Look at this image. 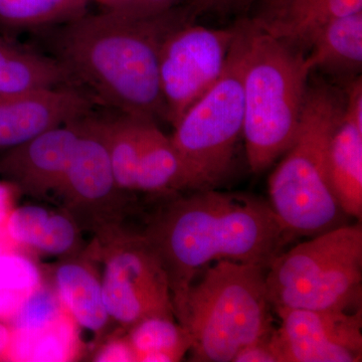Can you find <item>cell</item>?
<instances>
[{"instance_id":"obj_1","label":"cell","mask_w":362,"mask_h":362,"mask_svg":"<svg viewBox=\"0 0 362 362\" xmlns=\"http://www.w3.org/2000/svg\"><path fill=\"white\" fill-rule=\"evenodd\" d=\"M142 233L168 274L175 317L206 267L228 259L268 269L292 238L269 202L214 188L173 199Z\"/></svg>"},{"instance_id":"obj_2","label":"cell","mask_w":362,"mask_h":362,"mask_svg":"<svg viewBox=\"0 0 362 362\" xmlns=\"http://www.w3.org/2000/svg\"><path fill=\"white\" fill-rule=\"evenodd\" d=\"M187 7L136 20L101 9L59 25L52 45L74 82L98 102L138 118L165 119L159 81V49L175 26L192 21Z\"/></svg>"},{"instance_id":"obj_3","label":"cell","mask_w":362,"mask_h":362,"mask_svg":"<svg viewBox=\"0 0 362 362\" xmlns=\"http://www.w3.org/2000/svg\"><path fill=\"white\" fill-rule=\"evenodd\" d=\"M343 105L326 86L307 90L296 137L269 178L270 206L292 237H313L342 226L345 214L331 183L329 144Z\"/></svg>"},{"instance_id":"obj_4","label":"cell","mask_w":362,"mask_h":362,"mask_svg":"<svg viewBox=\"0 0 362 362\" xmlns=\"http://www.w3.org/2000/svg\"><path fill=\"white\" fill-rule=\"evenodd\" d=\"M247 21L243 133L252 173L270 168L296 137L311 69L306 52Z\"/></svg>"},{"instance_id":"obj_5","label":"cell","mask_w":362,"mask_h":362,"mask_svg":"<svg viewBox=\"0 0 362 362\" xmlns=\"http://www.w3.org/2000/svg\"><path fill=\"white\" fill-rule=\"evenodd\" d=\"M266 269L223 259L190 286L176 319L192 335V361L233 362L273 330Z\"/></svg>"},{"instance_id":"obj_6","label":"cell","mask_w":362,"mask_h":362,"mask_svg":"<svg viewBox=\"0 0 362 362\" xmlns=\"http://www.w3.org/2000/svg\"><path fill=\"white\" fill-rule=\"evenodd\" d=\"M268 270L274 308L349 312L361 299V221L313 235L279 254Z\"/></svg>"},{"instance_id":"obj_7","label":"cell","mask_w":362,"mask_h":362,"mask_svg":"<svg viewBox=\"0 0 362 362\" xmlns=\"http://www.w3.org/2000/svg\"><path fill=\"white\" fill-rule=\"evenodd\" d=\"M225 71L216 84L173 126V146L187 170L190 189H213L230 173L244 123L247 21H240Z\"/></svg>"},{"instance_id":"obj_8","label":"cell","mask_w":362,"mask_h":362,"mask_svg":"<svg viewBox=\"0 0 362 362\" xmlns=\"http://www.w3.org/2000/svg\"><path fill=\"white\" fill-rule=\"evenodd\" d=\"M88 250L103 264L105 305L119 327L127 330L148 317H175L168 274L143 233L121 223L106 226Z\"/></svg>"},{"instance_id":"obj_9","label":"cell","mask_w":362,"mask_h":362,"mask_svg":"<svg viewBox=\"0 0 362 362\" xmlns=\"http://www.w3.org/2000/svg\"><path fill=\"white\" fill-rule=\"evenodd\" d=\"M239 28L240 23L211 28L188 21L173 28L162 40L159 81L165 120L171 125L220 78Z\"/></svg>"},{"instance_id":"obj_10","label":"cell","mask_w":362,"mask_h":362,"mask_svg":"<svg viewBox=\"0 0 362 362\" xmlns=\"http://www.w3.org/2000/svg\"><path fill=\"white\" fill-rule=\"evenodd\" d=\"M126 192L117 185L107 148L104 117H85L59 197L80 228L120 223Z\"/></svg>"},{"instance_id":"obj_11","label":"cell","mask_w":362,"mask_h":362,"mask_svg":"<svg viewBox=\"0 0 362 362\" xmlns=\"http://www.w3.org/2000/svg\"><path fill=\"white\" fill-rule=\"evenodd\" d=\"M273 341L281 362L361 361V310L277 308Z\"/></svg>"},{"instance_id":"obj_12","label":"cell","mask_w":362,"mask_h":362,"mask_svg":"<svg viewBox=\"0 0 362 362\" xmlns=\"http://www.w3.org/2000/svg\"><path fill=\"white\" fill-rule=\"evenodd\" d=\"M96 100L74 84L44 88L0 100V152L90 115Z\"/></svg>"},{"instance_id":"obj_13","label":"cell","mask_w":362,"mask_h":362,"mask_svg":"<svg viewBox=\"0 0 362 362\" xmlns=\"http://www.w3.org/2000/svg\"><path fill=\"white\" fill-rule=\"evenodd\" d=\"M84 118L47 131L4 152L0 157V175L20 188L21 194L35 197L58 194Z\"/></svg>"},{"instance_id":"obj_14","label":"cell","mask_w":362,"mask_h":362,"mask_svg":"<svg viewBox=\"0 0 362 362\" xmlns=\"http://www.w3.org/2000/svg\"><path fill=\"white\" fill-rule=\"evenodd\" d=\"M331 183L345 216H362V83L349 87L329 144Z\"/></svg>"},{"instance_id":"obj_15","label":"cell","mask_w":362,"mask_h":362,"mask_svg":"<svg viewBox=\"0 0 362 362\" xmlns=\"http://www.w3.org/2000/svg\"><path fill=\"white\" fill-rule=\"evenodd\" d=\"M96 261L88 247L59 259L52 268L51 284L66 313L78 327L92 332L98 342L109 334L113 321L105 305Z\"/></svg>"},{"instance_id":"obj_16","label":"cell","mask_w":362,"mask_h":362,"mask_svg":"<svg viewBox=\"0 0 362 362\" xmlns=\"http://www.w3.org/2000/svg\"><path fill=\"white\" fill-rule=\"evenodd\" d=\"M258 6L252 25L303 52L328 21L362 11V0H259Z\"/></svg>"},{"instance_id":"obj_17","label":"cell","mask_w":362,"mask_h":362,"mask_svg":"<svg viewBox=\"0 0 362 362\" xmlns=\"http://www.w3.org/2000/svg\"><path fill=\"white\" fill-rule=\"evenodd\" d=\"M6 230L16 247L25 252L63 259L84 250L82 228L66 211L40 206H16Z\"/></svg>"},{"instance_id":"obj_18","label":"cell","mask_w":362,"mask_h":362,"mask_svg":"<svg viewBox=\"0 0 362 362\" xmlns=\"http://www.w3.org/2000/svg\"><path fill=\"white\" fill-rule=\"evenodd\" d=\"M73 83L69 71L56 58L0 35V100Z\"/></svg>"},{"instance_id":"obj_19","label":"cell","mask_w":362,"mask_h":362,"mask_svg":"<svg viewBox=\"0 0 362 362\" xmlns=\"http://www.w3.org/2000/svg\"><path fill=\"white\" fill-rule=\"evenodd\" d=\"M190 189L187 170L170 137L162 132L156 121H144L141 151L136 175V192L171 194Z\"/></svg>"},{"instance_id":"obj_20","label":"cell","mask_w":362,"mask_h":362,"mask_svg":"<svg viewBox=\"0 0 362 362\" xmlns=\"http://www.w3.org/2000/svg\"><path fill=\"white\" fill-rule=\"evenodd\" d=\"M306 54L311 71H356L362 64V11L339 16L319 28Z\"/></svg>"},{"instance_id":"obj_21","label":"cell","mask_w":362,"mask_h":362,"mask_svg":"<svg viewBox=\"0 0 362 362\" xmlns=\"http://www.w3.org/2000/svg\"><path fill=\"white\" fill-rule=\"evenodd\" d=\"M80 327L68 313L45 329L33 333L13 331L4 361H75L85 354Z\"/></svg>"},{"instance_id":"obj_22","label":"cell","mask_w":362,"mask_h":362,"mask_svg":"<svg viewBox=\"0 0 362 362\" xmlns=\"http://www.w3.org/2000/svg\"><path fill=\"white\" fill-rule=\"evenodd\" d=\"M126 335L136 362L180 361L192 349L189 331L175 317L142 319L128 328Z\"/></svg>"},{"instance_id":"obj_23","label":"cell","mask_w":362,"mask_h":362,"mask_svg":"<svg viewBox=\"0 0 362 362\" xmlns=\"http://www.w3.org/2000/svg\"><path fill=\"white\" fill-rule=\"evenodd\" d=\"M90 0H0V28L28 32L65 25L88 13Z\"/></svg>"},{"instance_id":"obj_24","label":"cell","mask_w":362,"mask_h":362,"mask_svg":"<svg viewBox=\"0 0 362 362\" xmlns=\"http://www.w3.org/2000/svg\"><path fill=\"white\" fill-rule=\"evenodd\" d=\"M145 120L147 119L125 114L112 118L104 117L105 136L114 176L119 188L126 194L136 192Z\"/></svg>"},{"instance_id":"obj_25","label":"cell","mask_w":362,"mask_h":362,"mask_svg":"<svg viewBox=\"0 0 362 362\" xmlns=\"http://www.w3.org/2000/svg\"><path fill=\"white\" fill-rule=\"evenodd\" d=\"M45 282L44 271L28 252H0V321L11 324Z\"/></svg>"},{"instance_id":"obj_26","label":"cell","mask_w":362,"mask_h":362,"mask_svg":"<svg viewBox=\"0 0 362 362\" xmlns=\"http://www.w3.org/2000/svg\"><path fill=\"white\" fill-rule=\"evenodd\" d=\"M66 312L51 283L45 282L28 298L9 325L13 332H37L56 322Z\"/></svg>"},{"instance_id":"obj_27","label":"cell","mask_w":362,"mask_h":362,"mask_svg":"<svg viewBox=\"0 0 362 362\" xmlns=\"http://www.w3.org/2000/svg\"><path fill=\"white\" fill-rule=\"evenodd\" d=\"M102 9L115 11L136 20L163 16L180 7L183 0H96Z\"/></svg>"},{"instance_id":"obj_28","label":"cell","mask_w":362,"mask_h":362,"mask_svg":"<svg viewBox=\"0 0 362 362\" xmlns=\"http://www.w3.org/2000/svg\"><path fill=\"white\" fill-rule=\"evenodd\" d=\"M92 361L136 362L134 351L126 335V330L119 327L113 334H107L99 340L93 351Z\"/></svg>"},{"instance_id":"obj_29","label":"cell","mask_w":362,"mask_h":362,"mask_svg":"<svg viewBox=\"0 0 362 362\" xmlns=\"http://www.w3.org/2000/svg\"><path fill=\"white\" fill-rule=\"evenodd\" d=\"M259 0H185L192 18L199 14H230L246 13Z\"/></svg>"},{"instance_id":"obj_30","label":"cell","mask_w":362,"mask_h":362,"mask_svg":"<svg viewBox=\"0 0 362 362\" xmlns=\"http://www.w3.org/2000/svg\"><path fill=\"white\" fill-rule=\"evenodd\" d=\"M273 331L244 347L235 356L233 362H281L274 344Z\"/></svg>"},{"instance_id":"obj_31","label":"cell","mask_w":362,"mask_h":362,"mask_svg":"<svg viewBox=\"0 0 362 362\" xmlns=\"http://www.w3.org/2000/svg\"><path fill=\"white\" fill-rule=\"evenodd\" d=\"M21 194L20 188L11 181H0V230L6 228L7 221L16 209Z\"/></svg>"},{"instance_id":"obj_32","label":"cell","mask_w":362,"mask_h":362,"mask_svg":"<svg viewBox=\"0 0 362 362\" xmlns=\"http://www.w3.org/2000/svg\"><path fill=\"white\" fill-rule=\"evenodd\" d=\"M13 329L8 323L0 321V361H4L9 344H11Z\"/></svg>"}]
</instances>
